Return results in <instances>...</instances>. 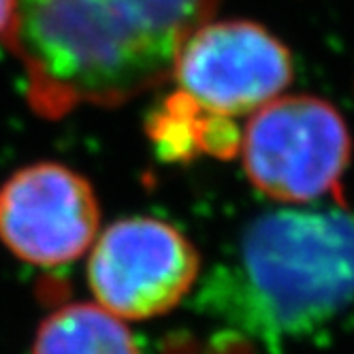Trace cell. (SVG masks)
<instances>
[{
	"instance_id": "cell-1",
	"label": "cell",
	"mask_w": 354,
	"mask_h": 354,
	"mask_svg": "<svg viewBox=\"0 0 354 354\" xmlns=\"http://www.w3.org/2000/svg\"><path fill=\"white\" fill-rule=\"evenodd\" d=\"M220 0H15L7 45L37 115L118 107L173 75Z\"/></svg>"
},
{
	"instance_id": "cell-2",
	"label": "cell",
	"mask_w": 354,
	"mask_h": 354,
	"mask_svg": "<svg viewBox=\"0 0 354 354\" xmlns=\"http://www.w3.org/2000/svg\"><path fill=\"white\" fill-rule=\"evenodd\" d=\"M198 301L263 342L316 331L354 303V214L290 207L259 216Z\"/></svg>"
},
{
	"instance_id": "cell-3",
	"label": "cell",
	"mask_w": 354,
	"mask_h": 354,
	"mask_svg": "<svg viewBox=\"0 0 354 354\" xmlns=\"http://www.w3.org/2000/svg\"><path fill=\"white\" fill-rule=\"evenodd\" d=\"M241 160L257 190L280 203H310L333 190L350 165L342 113L318 96H277L252 113Z\"/></svg>"
},
{
	"instance_id": "cell-4",
	"label": "cell",
	"mask_w": 354,
	"mask_h": 354,
	"mask_svg": "<svg viewBox=\"0 0 354 354\" xmlns=\"http://www.w3.org/2000/svg\"><path fill=\"white\" fill-rule=\"evenodd\" d=\"M201 257L173 224L135 216L98 233L88 259L94 303L122 320L169 314L194 290Z\"/></svg>"
},
{
	"instance_id": "cell-5",
	"label": "cell",
	"mask_w": 354,
	"mask_h": 354,
	"mask_svg": "<svg viewBox=\"0 0 354 354\" xmlns=\"http://www.w3.org/2000/svg\"><path fill=\"white\" fill-rule=\"evenodd\" d=\"M182 96L216 118L250 115L292 82L286 45L248 19L203 24L182 47L173 75Z\"/></svg>"
},
{
	"instance_id": "cell-6",
	"label": "cell",
	"mask_w": 354,
	"mask_h": 354,
	"mask_svg": "<svg viewBox=\"0 0 354 354\" xmlns=\"http://www.w3.org/2000/svg\"><path fill=\"white\" fill-rule=\"evenodd\" d=\"M100 205L92 184L60 162H35L0 186V241L24 263L60 267L94 245Z\"/></svg>"
},
{
	"instance_id": "cell-7",
	"label": "cell",
	"mask_w": 354,
	"mask_h": 354,
	"mask_svg": "<svg viewBox=\"0 0 354 354\" xmlns=\"http://www.w3.org/2000/svg\"><path fill=\"white\" fill-rule=\"evenodd\" d=\"M30 354H141L126 320L98 303H68L37 328Z\"/></svg>"
},
{
	"instance_id": "cell-8",
	"label": "cell",
	"mask_w": 354,
	"mask_h": 354,
	"mask_svg": "<svg viewBox=\"0 0 354 354\" xmlns=\"http://www.w3.org/2000/svg\"><path fill=\"white\" fill-rule=\"evenodd\" d=\"M15 15V0H0V41H7Z\"/></svg>"
}]
</instances>
